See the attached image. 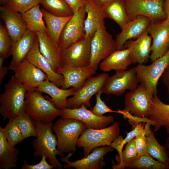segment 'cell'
Wrapping results in <instances>:
<instances>
[{"label":"cell","mask_w":169,"mask_h":169,"mask_svg":"<svg viewBox=\"0 0 169 169\" xmlns=\"http://www.w3.org/2000/svg\"><path fill=\"white\" fill-rule=\"evenodd\" d=\"M86 15L84 6L74 13L66 24L59 39L58 46L60 49L66 48L85 36Z\"/></svg>","instance_id":"cell-14"},{"label":"cell","mask_w":169,"mask_h":169,"mask_svg":"<svg viewBox=\"0 0 169 169\" xmlns=\"http://www.w3.org/2000/svg\"><path fill=\"white\" fill-rule=\"evenodd\" d=\"M165 146L167 150L169 156V136L167 137L165 141Z\"/></svg>","instance_id":"cell-50"},{"label":"cell","mask_w":169,"mask_h":169,"mask_svg":"<svg viewBox=\"0 0 169 169\" xmlns=\"http://www.w3.org/2000/svg\"><path fill=\"white\" fill-rule=\"evenodd\" d=\"M40 162L36 164L31 165L28 164L25 160L22 169H52L55 168L53 165L49 164L47 161L46 157L43 156Z\"/></svg>","instance_id":"cell-44"},{"label":"cell","mask_w":169,"mask_h":169,"mask_svg":"<svg viewBox=\"0 0 169 169\" xmlns=\"http://www.w3.org/2000/svg\"><path fill=\"white\" fill-rule=\"evenodd\" d=\"M36 37L35 33L27 29L23 36L13 44V58L8 66L9 69L14 71L26 58Z\"/></svg>","instance_id":"cell-27"},{"label":"cell","mask_w":169,"mask_h":169,"mask_svg":"<svg viewBox=\"0 0 169 169\" xmlns=\"http://www.w3.org/2000/svg\"><path fill=\"white\" fill-rule=\"evenodd\" d=\"M151 125L146 123L144 131L147 143V152L153 158L165 164L169 165V156L166 147L161 145L155 137L151 129Z\"/></svg>","instance_id":"cell-30"},{"label":"cell","mask_w":169,"mask_h":169,"mask_svg":"<svg viewBox=\"0 0 169 169\" xmlns=\"http://www.w3.org/2000/svg\"><path fill=\"white\" fill-rule=\"evenodd\" d=\"M40 4L43 8L55 15L68 17L74 14L64 0H40Z\"/></svg>","instance_id":"cell-35"},{"label":"cell","mask_w":169,"mask_h":169,"mask_svg":"<svg viewBox=\"0 0 169 169\" xmlns=\"http://www.w3.org/2000/svg\"><path fill=\"white\" fill-rule=\"evenodd\" d=\"M120 129L117 122L108 127L100 129L87 128L79 137L76 145L83 149L84 156L94 149L100 146H110L119 135Z\"/></svg>","instance_id":"cell-5"},{"label":"cell","mask_w":169,"mask_h":169,"mask_svg":"<svg viewBox=\"0 0 169 169\" xmlns=\"http://www.w3.org/2000/svg\"><path fill=\"white\" fill-rule=\"evenodd\" d=\"M148 119V123L154 127V131H158L163 126L169 134V104L163 102L157 95L153 96Z\"/></svg>","instance_id":"cell-25"},{"label":"cell","mask_w":169,"mask_h":169,"mask_svg":"<svg viewBox=\"0 0 169 169\" xmlns=\"http://www.w3.org/2000/svg\"><path fill=\"white\" fill-rule=\"evenodd\" d=\"M61 110L60 116L64 119L73 118L83 122L87 128H104L114 121L112 115L98 116L93 113L84 105L77 108H65Z\"/></svg>","instance_id":"cell-15"},{"label":"cell","mask_w":169,"mask_h":169,"mask_svg":"<svg viewBox=\"0 0 169 169\" xmlns=\"http://www.w3.org/2000/svg\"><path fill=\"white\" fill-rule=\"evenodd\" d=\"M26 58L44 72L49 81L59 87L62 86L64 81V76L53 69L50 63L40 53L36 35Z\"/></svg>","instance_id":"cell-21"},{"label":"cell","mask_w":169,"mask_h":169,"mask_svg":"<svg viewBox=\"0 0 169 169\" xmlns=\"http://www.w3.org/2000/svg\"><path fill=\"white\" fill-rule=\"evenodd\" d=\"M14 43L5 25H0V56L5 59L12 54Z\"/></svg>","instance_id":"cell-40"},{"label":"cell","mask_w":169,"mask_h":169,"mask_svg":"<svg viewBox=\"0 0 169 169\" xmlns=\"http://www.w3.org/2000/svg\"><path fill=\"white\" fill-rule=\"evenodd\" d=\"M102 90L96 95V102L95 105L91 110L95 115L102 116L107 113H114L120 114V110L117 111L114 110L108 107L101 98V95L102 93Z\"/></svg>","instance_id":"cell-42"},{"label":"cell","mask_w":169,"mask_h":169,"mask_svg":"<svg viewBox=\"0 0 169 169\" xmlns=\"http://www.w3.org/2000/svg\"><path fill=\"white\" fill-rule=\"evenodd\" d=\"M99 8L103 10L113 0H92Z\"/></svg>","instance_id":"cell-48"},{"label":"cell","mask_w":169,"mask_h":169,"mask_svg":"<svg viewBox=\"0 0 169 169\" xmlns=\"http://www.w3.org/2000/svg\"><path fill=\"white\" fill-rule=\"evenodd\" d=\"M139 82L135 66L127 70L116 71L113 75L108 77L102 90L103 93L106 95L119 96L124 94L127 90L134 91Z\"/></svg>","instance_id":"cell-10"},{"label":"cell","mask_w":169,"mask_h":169,"mask_svg":"<svg viewBox=\"0 0 169 169\" xmlns=\"http://www.w3.org/2000/svg\"><path fill=\"white\" fill-rule=\"evenodd\" d=\"M147 31L152 39L149 59L152 62L169 50V21L166 18L151 22Z\"/></svg>","instance_id":"cell-13"},{"label":"cell","mask_w":169,"mask_h":169,"mask_svg":"<svg viewBox=\"0 0 169 169\" xmlns=\"http://www.w3.org/2000/svg\"><path fill=\"white\" fill-rule=\"evenodd\" d=\"M163 9L166 18L169 21V0L164 1Z\"/></svg>","instance_id":"cell-49"},{"label":"cell","mask_w":169,"mask_h":169,"mask_svg":"<svg viewBox=\"0 0 169 169\" xmlns=\"http://www.w3.org/2000/svg\"><path fill=\"white\" fill-rule=\"evenodd\" d=\"M48 33L54 42L58 45L61 32L66 24L73 16L63 17L55 15L41 8Z\"/></svg>","instance_id":"cell-31"},{"label":"cell","mask_w":169,"mask_h":169,"mask_svg":"<svg viewBox=\"0 0 169 169\" xmlns=\"http://www.w3.org/2000/svg\"><path fill=\"white\" fill-rule=\"evenodd\" d=\"M91 57L89 65L97 70L100 62L117 50L115 40L106 30L105 25L95 31L91 41Z\"/></svg>","instance_id":"cell-7"},{"label":"cell","mask_w":169,"mask_h":169,"mask_svg":"<svg viewBox=\"0 0 169 169\" xmlns=\"http://www.w3.org/2000/svg\"><path fill=\"white\" fill-rule=\"evenodd\" d=\"M34 122L37 135L33 142L32 146L35 151L34 156L39 157L45 156L49 163L55 168L62 169V165L57 158L56 155L60 156L64 155L57 149L58 140L56 135L53 132V122L45 123L35 120Z\"/></svg>","instance_id":"cell-1"},{"label":"cell","mask_w":169,"mask_h":169,"mask_svg":"<svg viewBox=\"0 0 169 169\" xmlns=\"http://www.w3.org/2000/svg\"><path fill=\"white\" fill-rule=\"evenodd\" d=\"M0 17L14 44L24 34L27 27L22 14L7 4L0 7Z\"/></svg>","instance_id":"cell-18"},{"label":"cell","mask_w":169,"mask_h":169,"mask_svg":"<svg viewBox=\"0 0 169 169\" xmlns=\"http://www.w3.org/2000/svg\"><path fill=\"white\" fill-rule=\"evenodd\" d=\"M130 54L128 48L117 49L100 62V68L105 72L112 70L115 71L126 70L132 64Z\"/></svg>","instance_id":"cell-28"},{"label":"cell","mask_w":169,"mask_h":169,"mask_svg":"<svg viewBox=\"0 0 169 169\" xmlns=\"http://www.w3.org/2000/svg\"><path fill=\"white\" fill-rule=\"evenodd\" d=\"M3 130L6 139L13 146L24 139L15 118L9 120Z\"/></svg>","instance_id":"cell-38"},{"label":"cell","mask_w":169,"mask_h":169,"mask_svg":"<svg viewBox=\"0 0 169 169\" xmlns=\"http://www.w3.org/2000/svg\"><path fill=\"white\" fill-rule=\"evenodd\" d=\"M70 8L74 14L84 6L86 0H64Z\"/></svg>","instance_id":"cell-45"},{"label":"cell","mask_w":169,"mask_h":169,"mask_svg":"<svg viewBox=\"0 0 169 169\" xmlns=\"http://www.w3.org/2000/svg\"><path fill=\"white\" fill-rule=\"evenodd\" d=\"M135 140L137 155L140 156L147 153V140L145 131L136 136Z\"/></svg>","instance_id":"cell-43"},{"label":"cell","mask_w":169,"mask_h":169,"mask_svg":"<svg viewBox=\"0 0 169 169\" xmlns=\"http://www.w3.org/2000/svg\"><path fill=\"white\" fill-rule=\"evenodd\" d=\"M109 74L104 73L95 76L89 77L82 86L76 91L73 96L67 99L69 108H77L84 105L87 107L91 106L90 100L92 97L102 90Z\"/></svg>","instance_id":"cell-12"},{"label":"cell","mask_w":169,"mask_h":169,"mask_svg":"<svg viewBox=\"0 0 169 169\" xmlns=\"http://www.w3.org/2000/svg\"><path fill=\"white\" fill-rule=\"evenodd\" d=\"M151 22L148 18L141 15L137 16L130 21L116 35L117 49H122L128 40L136 39L139 37L147 30Z\"/></svg>","instance_id":"cell-19"},{"label":"cell","mask_w":169,"mask_h":169,"mask_svg":"<svg viewBox=\"0 0 169 169\" xmlns=\"http://www.w3.org/2000/svg\"><path fill=\"white\" fill-rule=\"evenodd\" d=\"M168 169L169 165L155 160L147 153L137 156L136 157L123 165L119 169Z\"/></svg>","instance_id":"cell-34"},{"label":"cell","mask_w":169,"mask_h":169,"mask_svg":"<svg viewBox=\"0 0 169 169\" xmlns=\"http://www.w3.org/2000/svg\"><path fill=\"white\" fill-rule=\"evenodd\" d=\"M18 149L12 146L6 139L3 128L0 126V169H10L17 166Z\"/></svg>","instance_id":"cell-29"},{"label":"cell","mask_w":169,"mask_h":169,"mask_svg":"<svg viewBox=\"0 0 169 169\" xmlns=\"http://www.w3.org/2000/svg\"><path fill=\"white\" fill-rule=\"evenodd\" d=\"M8 0H0V4L1 5L6 4Z\"/></svg>","instance_id":"cell-51"},{"label":"cell","mask_w":169,"mask_h":169,"mask_svg":"<svg viewBox=\"0 0 169 169\" xmlns=\"http://www.w3.org/2000/svg\"><path fill=\"white\" fill-rule=\"evenodd\" d=\"M103 10L106 18L113 20L121 29L130 21L125 0H113Z\"/></svg>","instance_id":"cell-32"},{"label":"cell","mask_w":169,"mask_h":169,"mask_svg":"<svg viewBox=\"0 0 169 169\" xmlns=\"http://www.w3.org/2000/svg\"><path fill=\"white\" fill-rule=\"evenodd\" d=\"M84 7L87 14L84 23L85 37L93 36L99 28L105 25L106 17L103 10L92 0H86Z\"/></svg>","instance_id":"cell-26"},{"label":"cell","mask_w":169,"mask_h":169,"mask_svg":"<svg viewBox=\"0 0 169 169\" xmlns=\"http://www.w3.org/2000/svg\"><path fill=\"white\" fill-rule=\"evenodd\" d=\"M153 96L141 84L125 96L124 111L130 112L136 118L145 119L150 116Z\"/></svg>","instance_id":"cell-9"},{"label":"cell","mask_w":169,"mask_h":169,"mask_svg":"<svg viewBox=\"0 0 169 169\" xmlns=\"http://www.w3.org/2000/svg\"><path fill=\"white\" fill-rule=\"evenodd\" d=\"M130 21L143 16L151 22L166 19L163 9L164 0H125Z\"/></svg>","instance_id":"cell-11"},{"label":"cell","mask_w":169,"mask_h":169,"mask_svg":"<svg viewBox=\"0 0 169 169\" xmlns=\"http://www.w3.org/2000/svg\"><path fill=\"white\" fill-rule=\"evenodd\" d=\"M143 122L136 123L133 125L132 129L126 133L125 137L123 138L121 135L118 136L112 142L111 146L118 152L119 155L121 154L124 145L127 144L139 134L144 132V125Z\"/></svg>","instance_id":"cell-37"},{"label":"cell","mask_w":169,"mask_h":169,"mask_svg":"<svg viewBox=\"0 0 169 169\" xmlns=\"http://www.w3.org/2000/svg\"><path fill=\"white\" fill-rule=\"evenodd\" d=\"M92 37L84 36L66 48L60 49L62 67L89 66L91 57L90 45Z\"/></svg>","instance_id":"cell-6"},{"label":"cell","mask_w":169,"mask_h":169,"mask_svg":"<svg viewBox=\"0 0 169 169\" xmlns=\"http://www.w3.org/2000/svg\"><path fill=\"white\" fill-rule=\"evenodd\" d=\"M40 0H8L6 4L14 11L22 14L36 5Z\"/></svg>","instance_id":"cell-41"},{"label":"cell","mask_w":169,"mask_h":169,"mask_svg":"<svg viewBox=\"0 0 169 169\" xmlns=\"http://www.w3.org/2000/svg\"><path fill=\"white\" fill-rule=\"evenodd\" d=\"M96 71L88 66L80 67H62L57 72L63 75L64 77V83L61 89H67L73 87L77 91Z\"/></svg>","instance_id":"cell-22"},{"label":"cell","mask_w":169,"mask_h":169,"mask_svg":"<svg viewBox=\"0 0 169 169\" xmlns=\"http://www.w3.org/2000/svg\"><path fill=\"white\" fill-rule=\"evenodd\" d=\"M38 4L22 14L27 29L34 32L45 33L48 30L44 21L42 12Z\"/></svg>","instance_id":"cell-33"},{"label":"cell","mask_w":169,"mask_h":169,"mask_svg":"<svg viewBox=\"0 0 169 169\" xmlns=\"http://www.w3.org/2000/svg\"><path fill=\"white\" fill-rule=\"evenodd\" d=\"M161 77L162 80L167 89L169 103V62L165 68Z\"/></svg>","instance_id":"cell-47"},{"label":"cell","mask_w":169,"mask_h":169,"mask_svg":"<svg viewBox=\"0 0 169 169\" xmlns=\"http://www.w3.org/2000/svg\"><path fill=\"white\" fill-rule=\"evenodd\" d=\"M3 57L0 56V84H1L3 81L7 74L8 70L9 69L8 67L3 65V64L5 59Z\"/></svg>","instance_id":"cell-46"},{"label":"cell","mask_w":169,"mask_h":169,"mask_svg":"<svg viewBox=\"0 0 169 169\" xmlns=\"http://www.w3.org/2000/svg\"><path fill=\"white\" fill-rule=\"evenodd\" d=\"M137 156V153L134 138L127 143L125 149L120 155H116L115 159L117 163L116 164L114 163H112L113 169H119L122 166L134 159Z\"/></svg>","instance_id":"cell-39"},{"label":"cell","mask_w":169,"mask_h":169,"mask_svg":"<svg viewBox=\"0 0 169 169\" xmlns=\"http://www.w3.org/2000/svg\"><path fill=\"white\" fill-rule=\"evenodd\" d=\"M40 53L50 64L53 69L57 72L62 67L60 49L51 39L48 33L36 32Z\"/></svg>","instance_id":"cell-24"},{"label":"cell","mask_w":169,"mask_h":169,"mask_svg":"<svg viewBox=\"0 0 169 169\" xmlns=\"http://www.w3.org/2000/svg\"><path fill=\"white\" fill-rule=\"evenodd\" d=\"M24 139L36 137L37 128L34 120L23 111L14 118Z\"/></svg>","instance_id":"cell-36"},{"label":"cell","mask_w":169,"mask_h":169,"mask_svg":"<svg viewBox=\"0 0 169 169\" xmlns=\"http://www.w3.org/2000/svg\"><path fill=\"white\" fill-rule=\"evenodd\" d=\"M47 98L39 91H27L24 111L35 121L45 123L53 122L55 118L60 115L61 110L55 107L49 97Z\"/></svg>","instance_id":"cell-4"},{"label":"cell","mask_w":169,"mask_h":169,"mask_svg":"<svg viewBox=\"0 0 169 169\" xmlns=\"http://www.w3.org/2000/svg\"><path fill=\"white\" fill-rule=\"evenodd\" d=\"M34 90L39 91L49 95L51 97L49 98V99L55 107L59 110L68 108L67 98L73 96L76 91L73 87L67 89H60L48 79L43 81Z\"/></svg>","instance_id":"cell-23"},{"label":"cell","mask_w":169,"mask_h":169,"mask_svg":"<svg viewBox=\"0 0 169 169\" xmlns=\"http://www.w3.org/2000/svg\"><path fill=\"white\" fill-rule=\"evenodd\" d=\"M87 128L81 121L73 118L58 119L54 124L53 130L58 140L57 149L64 156L68 153L70 157L75 152L77 141Z\"/></svg>","instance_id":"cell-2"},{"label":"cell","mask_w":169,"mask_h":169,"mask_svg":"<svg viewBox=\"0 0 169 169\" xmlns=\"http://www.w3.org/2000/svg\"><path fill=\"white\" fill-rule=\"evenodd\" d=\"M14 77L27 91L34 90L44 81L47 75L25 58L14 70Z\"/></svg>","instance_id":"cell-16"},{"label":"cell","mask_w":169,"mask_h":169,"mask_svg":"<svg viewBox=\"0 0 169 169\" xmlns=\"http://www.w3.org/2000/svg\"><path fill=\"white\" fill-rule=\"evenodd\" d=\"M113 150L111 146H102L94 149L87 156L74 161H69V158L67 156L60 160L66 163L63 166L65 168L73 167L76 169H101L106 165L104 156Z\"/></svg>","instance_id":"cell-17"},{"label":"cell","mask_w":169,"mask_h":169,"mask_svg":"<svg viewBox=\"0 0 169 169\" xmlns=\"http://www.w3.org/2000/svg\"><path fill=\"white\" fill-rule=\"evenodd\" d=\"M169 62V50L164 55L148 65L138 64L136 66L139 82L153 96L157 95V84L159 78Z\"/></svg>","instance_id":"cell-8"},{"label":"cell","mask_w":169,"mask_h":169,"mask_svg":"<svg viewBox=\"0 0 169 169\" xmlns=\"http://www.w3.org/2000/svg\"><path fill=\"white\" fill-rule=\"evenodd\" d=\"M5 90L0 96V113L4 120L15 118L24 111L27 90L14 75L4 85Z\"/></svg>","instance_id":"cell-3"},{"label":"cell","mask_w":169,"mask_h":169,"mask_svg":"<svg viewBox=\"0 0 169 169\" xmlns=\"http://www.w3.org/2000/svg\"><path fill=\"white\" fill-rule=\"evenodd\" d=\"M146 30L139 37L130 39L124 44L122 49H129L132 64H143L148 62L151 45L152 37Z\"/></svg>","instance_id":"cell-20"}]
</instances>
